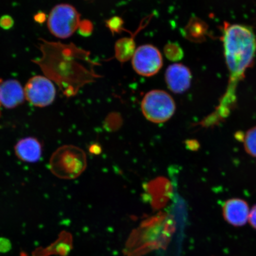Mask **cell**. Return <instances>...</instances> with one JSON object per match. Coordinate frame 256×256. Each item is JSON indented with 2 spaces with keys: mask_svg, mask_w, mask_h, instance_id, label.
<instances>
[{
  "mask_svg": "<svg viewBox=\"0 0 256 256\" xmlns=\"http://www.w3.org/2000/svg\"><path fill=\"white\" fill-rule=\"evenodd\" d=\"M142 110L147 120L155 124H162L174 116L176 110L174 99L168 92L154 90L144 96Z\"/></svg>",
  "mask_w": 256,
  "mask_h": 256,
  "instance_id": "cell-4",
  "label": "cell"
},
{
  "mask_svg": "<svg viewBox=\"0 0 256 256\" xmlns=\"http://www.w3.org/2000/svg\"><path fill=\"white\" fill-rule=\"evenodd\" d=\"M222 40L224 56L229 72L227 94L232 96L240 82L254 62L256 36L252 28L244 24L225 22Z\"/></svg>",
  "mask_w": 256,
  "mask_h": 256,
  "instance_id": "cell-1",
  "label": "cell"
},
{
  "mask_svg": "<svg viewBox=\"0 0 256 256\" xmlns=\"http://www.w3.org/2000/svg\"><path fill=\"white\" fill-rule=\"evenodd\" d=\"M87 156L83 150L72 145L60 147L50 160L51 172L56 177L72 180L79 177L87 168Z\"/></svg>",
  "mask_w": 256,
  "mask_h": 256,
  "instance_id": "cell-2",
  "label": "cell"
},
{
  "mask_svg": "<svg viewBox=\"0 0 256 256\" xmlns=\"http://www.w3.org/2000/svg\"><path fill=\"white\" fill-rule=\"evenodd\" d=\"M24 90L26 99L34 106L46 107L55 100V86L52 81L46 76H33L28 80Z\"/></svg>",
  "mask_w": 256,
  "mask_h": 256,
  "instance_id": "cell-5",
  "label": "cell"
},
{
  "mask_svg": "<svg viewBox=\"0 0 256 256\" xmlns=\"http://www.w3.org/2000/svg\"><path fill=\"white\" fill-rule=\"evenodd\" d=\"M249 207L244 200L234 198L224 204L222 214L226 222L234 226H244L248 220Z\"/></svg>",
  "mask_w": 256,
  "mask_h": 256,
  "instance_id": "cell-9",
  "label": "cell"
},
{
  "mask_svg": "<svg viewBox=\"0 0 256 256\" xmlns=\"http://www.w3.org/2000/svg\"><path fill=\"white\" fill-rule=\"evenodd\" d=\"M244 138L246 152L250 156L256 158V126L248 130Z\"/></svg>",
  "mask_w": 256,
  "mask_h": 256,
  "instance_id": "cell-12",
  "label": "cell"
},
{
  "mask_svg": "<svg viewBox=\"0 0 256 256\" xmlns=\"http://www.w3.org/2000/svg\"><path fill=\"white\" fill-rule=\"evenodd\" d=\"M192 79L190 70L183 64H172L166 70V83L174 94H182L186 92L190 87Z\"/></svg>",
  "mask_w": 256,
  "mask_h": 256,
  "instance_id": "cell-7",
  "label": "cell"
},
{
  "mask_svg": "<svg viewBox=\"0 0 256 256\" xmlns=\"http://www.w3.org/2000/svg\"><path fill=\"white\" fill-rule=\"evenodd\" d=\"M107 25L112 32L118 33L123 28V20L120 18L114 17L107 21Z\"/></svg>",
  "mask_w": 256,
  "mask_h": 256,
  "instance_id": "cell-14",
  "label": "cell"
},
{
  "mask_svg": "<svg viewBox=\"0 0 256 256\" xmlns=\"http://www.w3.org/2000/svg\"><path fill=\"white\" fill-rule=\"evenodd\" d=\"M136 44L132 38H124L115 44V56L120 62H126L136 52Z\"/></svg>",
  "mask_w": 256,
  "mask_h": 256,
  "instance_id": "cell-11",
  "label": "cell"
},
{
  "mask_svg": "<svg viewBox=\"0 0 256 256\" xmlns=\"http://www.w3.org/2000/svg\"><path fill=\"white\" fill-rule=\"evenodd\" d=\"M248 220L252 228L256 230V204L250 211Z\"/></svg>",
  "mask_w": 256,
  "mask_h": 256,
  "instance_id": "cell-16",
  "label": "cell"
},
{
  "mask_svg": "<svg viewBox=\"0 0 256 256\" xmlns=\"http://www.w3.org/2000/svg\"><path fill=\"white\" fill-rule=\"evenodd\" d=\"M24 90L18 80L11 79L0 82V104L6 108H14L24 101Z\"/></svg>",
  "mask_w": 256,
  "mask_h": 256,
  "instance_id": "cell-8",
  "label": "cell"
},
{
  "mask_svg": "<svg viewBox=\"0 0 256 256\" xmlns=\"http://www.w3.org/2000/svg\"><path fill=\"white\" fill-rule=\"evenodd\" d=\"M14 152L16 156L22 162H36L41 158L42 145L36 138L27 137L16 144Z\"/></svg>",
  "mask_w": 256,
  "mask_h": 256,
  "instance_id": "cell-10",
  "label": "cell"
},
{
  "mask_svg": "<svg viewBox=\"0 0 256 256\" xmlns=\"http://www.w3.org/2000/svg\"><path fill=\"white\" fill-rule=\"evenodd\" d=\"M81 24L80 14L74 6L56 5L50 11L47 25L51 34L60 39L71 37Z\"/></svg>",
  "mask_w": 256,
  "mask_h": 256,
  "instance_id": "cell-3",
  "label": "cell"
},
{
  "mask_svg": "<svg viewBox=\"0 0 256 256\" xmlns=\"http://www.w3.org/2000/svg\"><path fill=\"white\" fill-rule=\"evenodd\" d=\"M12 243L8 238H0V252L6 254L12 249Z\"/></svg>",
  "mask_w": 256,
  "mask_h": 256,
  "instance_id": "cell-15",
  "label": "cell"
},
{
  "mask_svg": "<svg viewBox=\"0 0 256 256\" xmlns=\"http://www.w3.org/2000/svg\"><path fill=\"white\" fill-rule=\"evenodd\" d=\"M134 70L139 75L151 76L158 73L162 66L160 50L152 44H144L136 50L132 60Z\"/></svg>",
  "mask_w": 256,
  "mask_h": 256,
  "instance_id": "cell-6",
  "label": "cell"
},
{
  "mask_svg": "<svg viewBox=\"0 0 256 256\" xmlns=\"http://www.w3.org/2000/svg\"><path fill=\"white\" fill-rule=\"evenodd\" d=\"M2 81V80L1 79H0V82H1ZM1 106H1V104H0V107H1ZM0 115H1V110H0Z\"/></svg>",
  "mask_w": 256,
  "mask_h": 256,
  "instance_id": "cell-17",
  "label": "cell"
},
{
  "mask_svg": "<svg viewBox=\"0 0 256 256\" xmlns=\"http://www.w3.org/2000/svg\"><path fill=\"white\" fill-rule=\"evenodd\" d=\"M164 53L170 60H178L183 56V51L177 44H168L164 48Z\"/></svg>",
  "mask_w": 256,
  "mask_h": 256,
  "instance_id": "cell-13",
  "label": "cell"
}]
</instances>
